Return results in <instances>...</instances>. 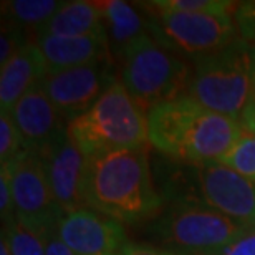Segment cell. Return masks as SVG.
I'll use <instances>...</instances> for the list:
<instances>
[{
  "label": "cell",
  "instance_id": "obj_1",
  "mask_svg": "<svg viewBox=\"0 0 255 255\" xmlns=\"http://www.w3.org/2000/svg\"><path fill=\"white\" fill-rule=\"evenodd\" d=\"M241 136L237 120L204 108L187 95L147 111L149 144L187 164L222 161Z\"/></svg>",
  "mask_w": 255,
  "mask_h": 255
},
{
  "label": "cell",
  "instance_id": "obj_2",
  "mask_svg": "<svg viewBox=\"0 0 255 255\" xmlns=\"http://www.w3.org/2000/svg\"><path fill=\"white\" fill-rule=\"evenodd\" d=\"M85 202L88 209L123 224L161 216L162 199L154 189L147 147L88 156Z\"/></svg>",
  "mask_w": 255,
  "mask_h": 255
},
{
  "label": "cell",
  "instance_id": "obj_3",
  "mask_svg": "<svg viewBox=\"0 0 255 255\" xmlns=\"http://www.w3.org/2000/svg\"><path fill=\"white\" fill-rule=\"evenodd\" d=\"M191 60L184 95L204 108L237 120L252 100L255 48L237 37L217 52Z\"/></svg>",
  "mask_w": 255,
  "mask_h": 255
},
{
  "label": "cell",
  "instance_id": "obj_4",
  "mask_svg": "<svg viewBox=\"0 0 255 255\" xmlns=\"http://www.w3.org/2000/svg\"><path fill=\"white\" fill-rule=\"evenodd\" d=\"M68 134L86 157L108 151L147 147V113L118 78L86 113L70 121Z\"/></svg>",
  "mask_w": 255,
  "mask_h": 255
},
{
  "label": "cell",
  "instance_id": "obj_5",
  "mask_svg": "<svg viewBox=\"0 0 255 255\" xmlns=\"http://www.w3.org/2000/svg\"><path fill=\"white\" fill-rule=\"evenodd\" d=\"M118 65L121 83L146 113L184 95L191 76V63L149 32L126 48Z\"/></svg>",
  "mask_w": 255,
  "mask_h": 255
},
{
  "label": "cell",
  "instance_id": "obj_6",
  "mask_svg": "<svg viewBox=\"0 0 255 255\" xmlns=\"http://www.w3.org/2000/svg\"><path fill=\"white\" fill-rule=\"evenodd\" d=\"M247 229L206 204L179 202L157 216L151 234L171 254L216 255Z\"/></svg>",
  "mask_w": 255,
  "mask_h": 255
},
{
  "label": "cell",
  "instance_id": "obj_7",
  "mask_svg": "<svg viewBox=\"0 0 255 255\" xmlns=\"http://www.w3.org/2000/svg\"><path fill=\"white\" fill-rule=\"evenodd\" d=\"M146 12L149 33L181 57L196 58L217 52L239 37L234 15L172 12L152 2L137 3Z\"/></svg>",
  "mask_w": 255,
  "mask_h": 255
},
{
  "label": "cell",
  "instance_id": "obj_8",
  "mask_svg": "<svg viewBox=\"0 0 255 255\" xmlns=\"http://www.w3.org/2000/svg\"><path fill=\"white\" fill-rule=\"evenodd\" d=\"M5 164H8L12 176L17 219L27 227L48 236L58 227L63 214L55 201L42 156L25 149Z\"/></svg>",
  "mask_w": 255,
  "mask_h": 255
},
{
  "label": "cell",
  "instance_id": "obj_9",
  "mask_svg": "<svg viewBox=\"0 0 255 255\" xmlns=\"http://www.w3.org/2000/svg\"><path fill=\"white\" fill-rule=\"evenodd\" d=\"M113 62H96L47 73L42 86L66 123L86 113L118 80Z\"/></svg>",
  "mask_w": 255,
  "mask_h": 255
},
{
  "label": "cell",
  "instance_id": "obj_10",
  "mask_svg": "<svg viewBox=\"0 0 255 255\" xmlns=\"http://www.w3.org/2000/svg\"><path fill=\"white\" fill-rule=\"evenodd\" d=\"M199 197L207 207L246 227H255V184L219 161L196 164Z\"/></svg>",
  "mask_w": 255,
  "mask_h": 255
},
{
  "label": "cell",
  "instance_id": "obj_11",
  "mask_svg": "<svg viewBox=\"0 0 255 255\" xmlns=\"http://www.w3.org/2000/svg\"><path fill=\"white\" fill-rule=\"evenodd\" d=\"M60 211L65 214L86 207L85 177L88 157L68 134V128L38 152Z\"/></svg>",
  "mask_w": 255,
  "mask_h": 255
},
{
  "label": "cell",
  "instance_id": "obj_12",
  "mask_svg": "<svg viewBox=\"0 0 255 255\" xmlns=\"http://www.w3.org/2000/svg\"><path fill=\"white\" fill-rule=\"evenodd\" d=\"M58 236L76 255H115L129 242L123 222L88 207L65 214Z\"/></svg>",
  "mask_w": 255,
  "mask_h": 255
},
{
  "label": "cell",
  "instance_id": "obj_13",
  "mask_svg": "<svg viewBox=\"0 0 255 255\" xmlns=\"http://www.w3.org/2000/svg\"><path fill=\"white\" fill-rule=\"evenodd\" d=\"M10 115L22 134L25 147L35 152L43 151L68 128V123L55 108L42 85L30 90L10 110Z\"/></svg>",
  "mask_w": 255,
  "mask_h": 255
},
{
  "label": "cell",
  "instance_id": "obj_14",
  "mask_svg": "<svg viewBox=\"0 0 255 255\" xmlns=\"http://www.w3.org/2000/svg\"><path fill=\"white\" fill-rule=\"evenodd\" d=\"M35 43L43 58L47 73L96 62L115 63L106 35H85V37L45 35L38 37Z\"/></svg>",
  "mask_w": 255,
  "mask_h": 255
},
{
  "label": "cell",
  "instance_id": "obj_15",
  "mask_svg": "<svg viewBox=\"0 0 255 255\" xmlns=\"http://www.w3.org/2000/svg\"><path fill=\"white\" fill-rule=\"evenodd\" d=\"M47 75L37 43H30L0 70V108L10 111Z\"/></svg>",
  "mask_w": 255,
  "mask_h": 255
},
{
  "label": "cell",
  "instance_id": "obj_16",
  "mask_svg": "<svg viewBox=\"0 0 255 255\" xmlns=\"http://www.w3.org/2000/svg\"><path fill=\"white\" fill-rule=\"evenodd\" d=\"M98 7L103 15L111 57L115 63H118L126 48L141 35L149 32L147 17H142L134 5L123 0H101Z\"/></svg>",
  "mask_w": 255,
  "mask_h": 255
},
{
  "label": "cell",
  "instance_id": "obj_17",
  "mask_svg": "<svg viewBox=\"0 0 255 255\" xmlns=\"http://www.w3.org/2000/svg\"><path fill=\"white\" fill-rule=\"evenodd\" d=\"M45 35H57V37L106 35L98 2H88V0L63 2L62 8L45 25L38 37Z\"/></svg>",
  "mask_w": 255,
  "mask_h": 255
},
{
  "label": "cell",
  "instance_id": "obj_18",
  "mask_svg": "<svg viewBox=\"0 0 255 255\" xmlns=\"http://www.w3.org/2000/svg\"><path fill=\"white\" fill-rule=\"evenodd\" d=\"M58 0H7L2 2V20L25 30L33 40L45 28L53 15L62 8Z\"/></svg>",
  "mask_w": 255,
  "mask_h": 255
},
{
  "label": "cell",
  "instance_id": "obj_19",
  "mask_svg": "<svg viewBox=\"0 0 255 255\" xmlns=\"http://www.w3.org/2000/svg\"><path fill=\"white\" fill-rule=\"evenodd\" d=\"M10 246L12 255H45L47 251V234L27 227L18 219L2 227Z\"/></svg>",
  "mask_w": 255,
  "mask_h": 255
},
{
  "label": "cell",
  "instance_id": "obj_20",
  "mask_svg": "<svg viewBox=\"0 0 255 255\" xmlns=\"http://www.w3.org/2000/svg\"><path fill=\"white\" fill-rule=\"evenodd\" d=\"M152 3L162 10H172V12L219 15H234L239 5L231 0H152Z\"/></svg>",
  "mask_w": 255,
  "mask_h": 255
},
{
  "label": "cell",
  "instance_id": "obj_21",
  "mask_svg": "<svg viewBox=\"0 0 255 255\" xmlns=\"http://www.w3.org/2000/svg\"><path fill=\"white\" fill-rule=\"evenodd\" d=\"M219 162L232 167L255 184V134H242L229 154Z\"/></svg>",
  "mask_w": 255,
  "mask_h": 255
},
{
  "label": "cell",
  "instance_id": "obj_22",
  "mask_svg": "<svg viewBox=\"0 0 255 255\" xmlns=\"http://www.w3.org/2000/svg\"><path fill=\"white\" fill-rule=\"evenodd\" d=\"M27 147L10 111H0V162H10Z\"/></svg>",
  "mask_w": 255,
  "mask_h": 255
},
{
  "label": "cell",
  "instance_id": "obj_23",
  "mask_svg": "<svg viewBox=\"0 0 255 255\" xmlns=\"http://www.w3.org/2000/svg\"><path fill=\"white\" fill-rule=\"evenodd\" d=\"M35 40L17 25L2 20V35H0V66L7 65L15 55L20 53Z\"/></svg>",
  "mask_w": 255,
  "mask_h": 255
},
{
  "label": "cell",
  "instance_id": "obj_24",
  "mask_svg": "<svg viewBox=\"0 0 255 255\" xmlns=\"http://www.w3.org/2000/svg\"><path fill=\"white\" fill-rule=\"evenodd\" d=\"M0 216H2V227L8 226L10 222H13L17 219L12 176H10L8 164L0 166Z\"/></svg>",
  "mask_w": 255,
  "mask_h": 255
},
{
  "label": "cell",
  "instance_id": "obj_25",
  "mask_svg": "<svg viewBox=\"0 0 255 255\" xmlns=\"http://www.w3.org/2000/svg\"><path fill=\"white\" fill-rule=\"evenodd\" d=\"M234 20L239 37L255 48V2H241L237 5Z\"/></svg>",
  "mask_w": 255,
  "mask_h": 255
},
{
  "label": "cell",
  "instance_id": "obj_26",
  "mask_svg": "<svg viewBox=\"0 0 255 255\" xmlns=\"http://www.w3.org/2000/svg\"><path fill=\"white\" fill-rule=\"evenodd\" d=\"M216 255H255V227L247 229Z\"/></svg>",
  "mask_w": 255,
  "mask_h": 255
},
{
  "label": "cell",
  "instance_id": "obj_27",
  "mask_svg": "<svg viewBox=\"0 0 255 255\" xmlns=\"http://www.w3.org/2000/svg\"><path fill=\"white\" fill-rule=\"evenodd\" d=\"M115 255H167V252L152 246H144V244L126 242Z\"/></svg>",
  "mask_w": 255,
  "mask_h": 255
},
{
  "label": "cell",
  "instance_id": "obj_28",
  "mask_svg": "<svg viewBox=\"0 0 255 255\" xmlns=\"http://www.w3.org/2000/svg\"><path fill=\"white\" fill-rule=\"evenodd\" d=\"M45 255H76V254L62 241V237L58 236V227H57L55 231L48 234Z\"/></svg>",
  "mask_w": 255,
  "mask_h": 255
},
{
  "label": "cell",
  "instance_id": "obj_29",
  "mask_svg": "<svg viewBox=\"0 0 255 255\" xmlns=\"http://www.w3.org/2000/svg\"><path fill=\"white\" fill-rule=\"evenodd\" d=\"M0 255H12V252H10V246H8V241H7V236H5V232H2V236H0Z\"/></svg>",
  "mask_w": 255,
  "mask_h": 255
},
{
  "label": "cell",
  "instance_id": "obj_30",
  "mask_svg": "<svg viewBox=\"0 0 255 255\" xmlns=\"http://www.w3.org/2000/svg\"><path fill=\"white\" fill-rule=\"evenodd\" d=\"M167 252V251H166ZM167 255H177V254H171V252H167Z\"/></svg>",
  "mask_w": 255,
  "mask_h": 255
}]
</instances>
